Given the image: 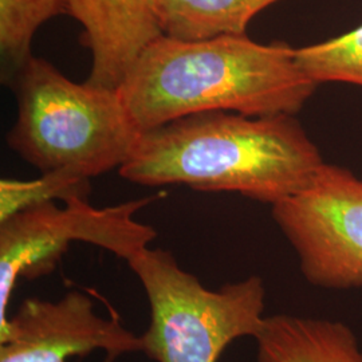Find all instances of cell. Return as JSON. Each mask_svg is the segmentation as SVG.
Returning a JSON list of instances; mask_svg holds the SVG:
<instances>
[{
	"label": "cell",
	"mask_w": 362,
	"mask_h": 362,
	"mask_svg": "<svg viewBox=\"0 0 362 362\" xmlns=\"http://www.w3.org/2000/svg\"><path fill=\"white\" fill-rule=\"evenodd\" d=\"M325 164L296 116L216 110L145 130L118 172L144 187L238 192L274 206L310 187Z\"/></svg>",
	"instance_id": "6da1fadb"
},
{
	"label": "cell",
	"mask_w": 362,
	"mask_h": 362,
	"mask_svg": "<svg viewBox=\"0 0 362 362\" xmlns=\"http://www.w3.org/2000/svg\"><path fill=\"white\" fill-rule=\"evenodd\" d=\"M296 49L262 45L247 34L203 40H152L118 86L140 129L203 112L296 116L317 83L298 66Z\"/></svg>",
	"instance_id": "7a4b0ae2"
},
{
	"label": "cell",
	"mask_w": 362,
	"mask_h": 362,
	"mask_svg": "<svg viewBox=\"0 0 362 362\" xmlns=\"http://www.w3.org/2000/svg\"><path fill=\"white\" fill-rule=\"evenodd\" d=\"M18 113L7 143L40 172L95 177L121 168L143 133L118 89L77 83L31 55L13 71Z\"/></svg>",
	"instance_id": "3957f363"
},
{
	"label": "cell",
	"mask_w": 362,
	"mask_h": 362,
	"mask_svg": "<svg viewBox=\"0 0 362 362\" xmlns=\"http://www.w3.org/2000/svg\"><path fill=\"white\" fill-rule=\"evenodd\" d=\"M151 305L144 354L157 362H216L242 337L257 338L266 317V287L251 275L209 290L172 252L144 248L128 260Z\"/></svg>",
	"instance_id": "277c9868"
},
{
	"label": "cell",
	"mask_w": 362,
	"mask_h": 362,
	"mask_svg": "<svg viewBox=\"0 0 362 362\" xmlns=\"http://www.w3.org/2000/svg\"><path fill=\"white\" fill-rule=\"evenodd\" d=\"M155 199L97 208L88 199L74 197L64 207L50 202L0 221V333L8 326L7 310L18 279L52 272L71 243L101 247L127 262L146 248L157 233L134 215Z\"/></svg>",
	"instance_id": "5b68a950"
},
{
	"label": "cell",
	"mask_w": 362,
	"mask_h": 362,
	"mask_svg": "<svg viewBox=\"0 0 362 362\" xmlns=\"http://www.w3.org/2000/svg\"><path fill=\"white\" fill-rule=\"evenodd\" d=\"M272 212L309 284L362 288V179L325 164L310 187L274 204Z\"/></svg>",
	"instance_id": "8992f818"
},
{
	"label": "cell",
	"mask_w": 362,
	"mask_h": 362,
	"mask_svg": "<svg viewBox=\"0 0 362 362\" xmlns=\"http://www.w3.org/2000/svg\"><path fill=\"white\" fill-rule=\"evenodd\" d=\"M95 350L113 362L143 353V338L117 318L98 315L93 299L81 291L55 302L27 298L0 333V362H66Z\"/></svg>",
	"instance_id": "52a82bcc"
},
{
	"label": "cell",
	"mask_w": 362,
	"mask_h": 362,
	"mask_svg": "<svg viewBox=\"0 0 362 362\" xmlns=\"http://www.w3.org/2000/svg\"><path fill=\"white\" fill-rule=\"evenodd\" d=\"M67 15L82 27L91 55L86 81L97 86L118 89L144 49L164 35L158 0H69Z\"/></svg>",
	"instance_id": "ba28073f"
},
{
	"label": "cell",
	"mask_w": 362,
	"mask_h": 362,
	"mask_svg": "<svg viewBox=\"0 0 362 362\" xmlns=\"http://www.w3.org/2000/svg\"><path fill=\"white\" fill-rule=\"evenodd\" d=\"M255 339L258 362H362L357 337L341 321L278 314Z\"/></svg>",
	"instance_id": "9c48e42d"
},
{
	"label": "cell",
	"mask_w": 362,
	"mask_h": 362,
	"mask_svg": "<svg viewBox=\"0 0 362 362\" xmlns=\"http://www.w3.org/2000/svg\"><path fill=\"white\" fill-rule=\"evenodd\" d=\"M278 0H158V22L164 35L203 40L243 35L255 15Z\"/></svg>",
	"instance_id": "30bf717a"
},
{
	"label": "cell",
	"mask_w": 362,
	"mask_h": 362,
	"mask_svg": "<svg viewBox=\"0 0 362 362\" xmlns=\"http://www.w3.org/2000/svg\"><path fill=\"white\" fill-rule=\"evenodd\" d=\"M67 10L69 0H0V52L13 71L33 55L39 28Z\"/></svg>",
	"instance_id": "8fae6325"
},
{
	"label": "cell",
	"mask_w": 362,
	"mask_h": 362,
	"mask_svg": "<svg viewBox=\"0 0 362 362\" xmlns=\"http://www.w3.org/2000/svg\"><path fill=\"white\" fill-rule=\"evenodd\" d=\"M300 70L317 85L344 82L362 88V25L337 38L296 49Z\"/></svg>",
	"instance_id": "7c38bea8"
},
{
	"label": "cell",
	"mask_w": 362,
	"mask_h": 362,
	"mask_svg": "<svg viewBox=\"0 0 362 362\" xmlns=\"http://www.w3.org/2000/svg\"><path fill=\"white\" fill-rule=\"evenodd\" d=\"M90 189L89 177L67 169L42 172V176L35 180L1 179L0 221L27 208L55 200L66 203L74 197L88 199Z\"/></svg>",
	"instance_id": "4fadbf2b"
}]
</instances>
